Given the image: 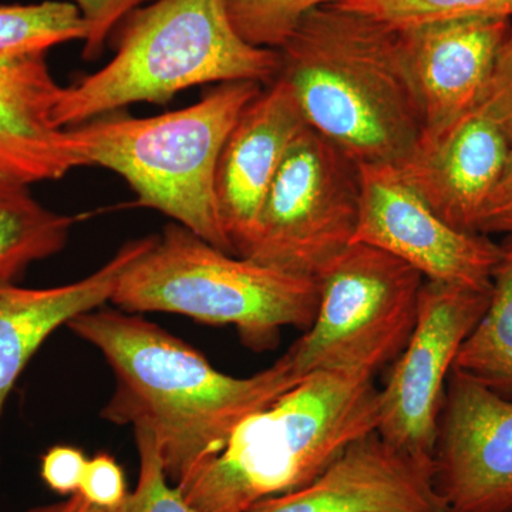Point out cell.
I'll use <instances>...</instances> for the list:
<instances>
[{"label": "cell", "instance_id": "25", "mask_svg": "<svg viewBox=\"0 0 512 512\" xmlns=\"http://www.w3.org/2000/svg\"><path fill=\"white\" fill-rule=\"evenodd\" d=\"M474 111L493 121L512 146V32Z\"/></svg>", "mask_w": 512, "mask_h": 512}, {"label": "cell", "instance_id": "22", "mask_svg": "<svg viewBox=\"0 0 512 512\" xmlns=\"http://www.w3.org/2000/svg\"><path fill=\"white\" fill-rule=\"evenodd\" d=\"M343 2L346 0H225V8L232 26L245 42L279 50L308 13Z\"/></svg>", "mask_w": 512, "mask_h": 512}, {"label": "cell", "instance_id": "21", "mask_svg": "<svg viewBox=\"0 0 512 512\" xmlns=\"http://www.w3.org/2000/svg\"><path fill=\"white\" fill-rule=\"evenodd\" d=\"M339 8L394 29L457 19H510L512 0H346Z\"/></svg>", "mask_w": 512, "mask_h": 512}, {"label": "cell", "instance_id": "5", "mask_svg": "<svg viewBox=\"0 0 512 512\" xmlns=\"http://www.w3.org/2000/svg\"><path fill=\"white\" fill-rule=\"evenodd\" d=\"M264 84H218L198 103L147 119L107 114L67 128L82 167L119 174L151 208L235 255L215 195L222 148Z\"/></svg>", "mask_w": 512, "mask_h": 512}, {"label": "cell", "instance_id": "27", "mask_svg": "<svg viewBox=\"0 0 512 512\" xmlns=\"http://www.w3.org/2000/svg\"><path fill=\"white\" fill-rule=\"evenodd\" d=\"M87 458L82 450L70 446H55L42 457L40 476L55 493L69 497L79 493Z\"/></svg>", "mask_w": 512, "mask_h": 512}, {"label": "cell", "instance_id": "29", "mask_svg": "<svg viewBox=\"0 0 512 512\" xmlns=\"http://www.w3.org/2000/svg\"><path fill=\"white\" fill-rule=\"evenodd\" d=\"M26 512H107L103 508L93 505L83 497L82 494L76 493L69 495L59 503L39 505V507L30 508Z\"/></svg>", "mask_w": 512, "mask_h": 512}, {"label": "cell", "instance_id": "11", "mask_svg": "<svg viewBox=\"0 0 512 512\" xmlns=\"http://www.w3.org/2000/svg\"><path fill=\"white\" fill-rule=\"evenodd\" d=\"M433 468L446 512H512V400L451 370Z\"/></svg>", "mask_w": 512, "mask_h": 512}, {"label": "cell", "instance_id": "15", "mask_svg": "<svg viewBox=\"0 0 512 512\" xmlns=\"http://www.w3.org/2000/svg\"><path fill=\"white\" fill-rule=\"evenodd\" d=\"M511 153L503 131L473 111L446 137L421 148L397 170L441 220L458 231L480 234L485 208Z\"/></svg>", "mask_w": 512, "mask_h": 512}, {"label": "cell", "instance_id": "12", "mask_svg": "<svg viewBox=\"0 0 512 512\" xmlns=\"http://www.w3.org/2000/svg\"><path fill=\"white\" fill-rule=\"evenodd\" d=\"M399 30L423 111L421 150L476 110L512 20H443Z\"/></svg>", "mask_w": 512, "mask_h": 512}, {"label": "cell", "instance_id": "18", "mask_svg": "<svg viewBox=\"0 0 512 512\" xmlns=\"http://www.w3.org/2000/svg\"><path fill=\"white\" fill-rule=\"evenodd\" d=\"M76 221L40 204L28 184L0 177V285L13 284L30 265L59 254Z\"/></svg>", "mask_w": 512, "mask_h": 512}, {"label": "cell", "instance_id": "17", "mask_svg": "<svg viewBox=\"0 0 512 512\" xmlns=\"http://www.w3.org/2000/svg\"><path fill=\"white\" fill-rule=\"evenodd\" d=\"M60 87L46 55L0 63V177L30 185L82 167L69 130L53 120Z\"/></svg>", "mask_w": 512, "mask_h": 512}, {"label": "cell", "instance_id": "23", "mask_svg": "<svg viewBox=\"0 0 512 512\" xmlns=\"http://www.w3.org/2000/svg\"><path fill=\"white\" fill-rule=\"evenodd\" d=\"M140 473L136 490L107 512H197L184 494L170 483L156 439L146 427H134Z\"/></svg>", "mask_w": 512, "mask_h": 512}, {"label": "cell", "instance_id": "26", "mask_svg": "<svg viewBox=\"0 0 512 512\" xmlns=\"http://www.w3.org/2000/svg\"><path fill=\"white\" fill-rule=\"evenodd\" d=\"M79 493L103 510L117 507L128 494L123 468L109 454H97L87 460Z\"/></svg>", "mask_w": 512, "mask_h": 512}, {"label": "cell", "instance_id": "20", "mask_svg": "<svg viewBox=\"0 0 512 512\" xmlns=\"http://www.w3.org/2000/svg\"><path fill=\"white\" fill-rule=\"evenodd\" d=\"M86 37V20L73 2L0 5V63L46 55L52 47Z\"/></svg>", "mask_w": 512, "mask_h": 512}, {"label": "cell", "instance_id": "8", "mask_svg": "<svg viewBox=\"0 0 512 512\" xmlns=\"http://www.w3.org/2000/svg\"><path fill=\"white\" fill-rule=\"evenodd\" d=\"M359 207V164L306 126L286 151L239 256L318 281L353 244Z\"/></svg>", "mask_w": 512, "mask_h": 512}, {"label": "cell", "instance_id": "24", "mask_svg": "<svg viewBox=\"0 0 512 512\" xmlns=\"http://www.w3.org/2000/svg\"><path fill=\"white\" fill-rule=\"evenodd\" d=\"M153 0H73L87 25L83 57L96 60L103 55L107 39L134 10Z\"/></svg>", "mask_w": 512, "mask_h": 512}, {"label": "cell", "instance_id": "2", "mask_svg": "<svg viewBox=\"0 0 512 512\" xmlns=\"http://www.w3.org/2000/svg\"><path fill=\"white\" fill-rule=\"evenodd\" d=\"M278 52L306 124L355 163L402 168L416 156L423 111L399 29L323 6Z\"/></svg>", "mask_w": 512, "mask_h": 512}, {"label": "cell", "instance_id": "4", "mask_svg": "<svg viewBox=\"0 0 512 512\" xmlns=\"http://www.w3.org/2000/svg\"><path fill=\"white\" fill-rule=\"evenodd\" d=\"M121 23L116 56L60 87L57 127H77L131 104H164L201 84H269L281 72L278 50L249 45L238 35L225 0H154Z\"/></svg>", "mask_w": 512, "mask_h": 512}, {"label": "cell", "instance_id": "16", "mask_svg": "<svg viewBox=\"0 0 512 512\" xmlns=\"http://www.w3.org/2000/svg\"><path fill=\"white\" fill-rule=\"evenodd\" d=\"M156 237L133 239L101 268L52 288L0 285V420L13 387L40 346L60 326L111 301L121 275Z\"/></svg>", "mask_w": 512, "mask_h": 512}, {"label": "cell", "instance_id": "14", "mask_svg": "<svg viewBox=\"0 0 512 512\" xmlns=\"http://www.w3.org/2000/svg\"><path fill=\"white\" fill-rule=\"evenodd\" d=\"M306 126L291 87L278 76L232 128L218 160L215 195L235 255L248 244L286 151Z\"/></svg>", "mask_w": 512, "mask_h": 512}, {"label": "cell", "instance_id": "28", "mask_svg": "<svg viewBox=\"0 0 512 512\" xmlns=\"http://www.w3.org/2000/svg\"><path fill=\"white\" fill-rule=\"evenodd\" d=\"M480 234L512 235V153L481 220Z\"/></svg>", "mask_w": 512, "mask_h": 512}, {"label": "cell", "instance_id": "7", "mask_svg": "<svg viewBox=\"0 0 512 512\" xmlns=\"http://www.w3.org/2000/svg\"><path fill=\"white\" fill-rule=\"evenodd\" d=\"M424 281L389 252L350 245L319 276L316 318L285 353L295 375L330 372L375 379L406 348Z\"/></svg>", "mask_w": 512, "mask_h": 512}, {"label": "cell", "instance_id": "3", "mask_svg": "<svg viewBox=\"0 0 512 512\" xmlns=\"http://www.w3.org/2000/svg\"><path fill=\"white\" fill-rule=\"evenodd\" d=\"M379 406L372 377L311 373L242 420L221 453L177 488L197 512H248L305 487L377 431Z\"/></svg>", "mask_w": 512, "mask_h": 512}, {"label": "cell", "instance_id": "10", "mask_svg": "<svg viewBox=\"0 0 512 512\" xmlns=\"http://www.w3.org/2000/svg\"><path fill=\"white\" fill-rule=\"evenodd\" d=\"M360 207L353 244L382 249L424 279L491 289L501 244L441 220L396 167L359 165Z\"/></svg>", "mask_w": 512, "mask_h": 512}, {"label": "cell", "instance_id": "9", "mask_svg": "<svg viewBox=\"0 0 512 512\" xmlns=\"http://www.w3.org/2000/svg\"><path fill=\"white\" fill-rule=\"evenodd\" d=\"M490 298L491 289L424 281L412 336L379 389L377 433L387 443L433 460L448 376Z\"/></svg>", "mask_w": 512, "mask_h": 512}, {"label": "cell", "instance_id": "19", "mask_svg": "<svg viewBox=\"0 0 512 512\" xmlns=\"http://www.w3.org/2000/svg\"><path fill=\"white\" fill-rule=\"evenodd\" d=\"M487 311L458 349L453 370L512 400V235L501 242Z\"/></svg>", "mask_w": 512, "mask_h": 512}, {"label": "cell", "instance_id": "13", "mask_svg": "<svg viewBox=\"0 0 512 512\" xmlns=\"http://www.w3.org/2000/svg\"><path fill=\"white\" fill-rule=\"evenodd\" d=\"M433 476V460L406 453L373 431L305 487L248 512H446Z\"/></svg>", "mask_w": 512, "mask_h": 512}, {"label": "cell", "instance_id": "6", "mask_svg": "<svg viewBox=\"0 0 512 512\" xmlns=\"http://www.w3.org/2000/svg\"><path fill=\"white\" fill-rule=\"evenodd\" d=\"M111 303L127 313L164 312L231 325L255 352L278 346L281 330L311 328L316 279L228 254L171 222L121 275Z\"/></svg>", "mask_w": 512, "mask_h": 512}, {"label": "cell", "instance_id": "1", "mask_svg": "<svg viewBox=\"0 0 512 512\" xmlns=\"http://www.w3.org/2000/svg\"><path fill=\"white\" fill-rule=\"evenodd\" d=\"M67 326L113 370L116 390L101 416L150 430L175 487L218 456L249 414L301 380L285 355L255 375H227L184 340L117 308L83 313Z\"/></svg>", "mask_w": 512, "mask_h": 512}]
</instances>
